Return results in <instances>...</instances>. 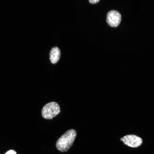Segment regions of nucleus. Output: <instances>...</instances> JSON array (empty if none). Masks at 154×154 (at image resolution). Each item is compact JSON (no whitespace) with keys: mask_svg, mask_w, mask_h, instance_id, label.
<instances>
[{"mask_svg":"<svg viewBox=\"0 0 154 154\" xmlns=\"http://www.w3.org/2000/svg\"><path fill=\"white\" fill-rule=\"evenodd\" d=\"M76 135L75 130H68L57 140L56 144V149L62 152L68 151L72 146Z\"/></svg>","mask_w":154,"mask_h":154,"instance_id":"1","label":"nucleus"},{"mask_svg":"<svg viewBox=\"0 0 154 154\" xmlns=\"http://www.w3.org/2000/svg\"><path fill=\"white\" fill-rule=\"evenodd\" d=\"M60 112L58 104L55 102H51L45 105L41 111L42 117L47 119H52Z\"/></svg>","mask_w":154,"mask_h":154,"instance_id":"2","label":"nucleus"},{"mask_svg":"<svg viewBox=\"0 0 154 154\" xmlns=\"http://www.w3.org/2000/svg\"><path fill=\"white\" fill-rule=\"evenodd\" d=\"M120 140L125 144L132 147H137L142 144V140L139 137L134 135H128L121 138Z\"/></svg>","mask_w":154,"mask_h":154,"instance_id":"3","label":"nucleus"},{"mask_svg":"<svg viewBox=\"0 0 154 154\" xmlns=\"http://www.w3.org/2000/svg\"><path fill=\"white\" fill-rule=\"evenodd\" d=\"M121 20V15L117 11L112 10L107 13L106 21L110 26L116 27L119 24Z\"/></svg>","mask_w":154,"mask_h":154,"instance_id":"4","label":"nucleus"},{"mask_svg":"<svg viewBox=\"0 0 154 154\" xmlns=\"http://www.w3.org/2000/svg\"><path fill=\"white\" fill-rule=\"evenodd\" d=\"M60 56V51L59 48L55 46L51 49L49 53L50 60L53 64L56 63L59 60Z\"/></svg>","mask_w":154,"mask_h":154,"instance_id":"5","label":"nucleus"},{"mask_svg":"<svg viewBox=\"0 0 154 154\" xmlns=\"http://www.w3.org/2000/svg\"><path fill=\"white\" fill-rule=\"evenodd\" d=\"M5 154H17V153L15 151L11 150L8 151Z\"/></svg>","mask_w":154,"mask_h":154,"instance_id":"6","label":"nucleus"},{"mask_svg":"<svg viewBox=\"0 0 154 154\" xmlns=\"http://www.w3.org/2000/svg\"><path fill=\"white\" fill-rule=\"evenodd\" d=\"M100 0H89V2L92 4H94L98 2Z\"/></svg>","mask_w":154,"mask_h":154,"instance_id":"7","label":"nucleus"}]
</instances>
